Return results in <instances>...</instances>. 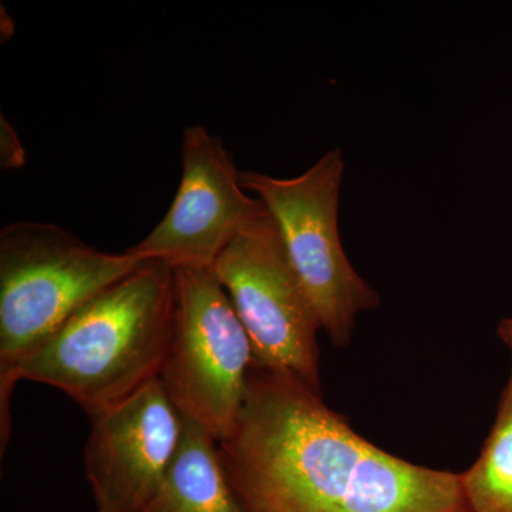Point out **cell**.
I'll use <instances>...</instances> for the list:
<instances>
[{
	"label": "cell",
	"instance_id": "1",
	"mask_svg": "<svg viewBox=\"0 0 512 512\" xmlns=\"http://www.w3.org/2000/svg\"><path fill=\"white\" fill-rule=\"evenodd\" d=\"M218 444L247 512H471L460 474L376 447L291 373L252 367L237 424Z\"/></svg>",
	"mask_w": 512,
	"mask_h": 512
},
{
	"label": "cell",
	"instance_id": "2",
	"mask_svg": "<svg viewBox=\"0 0 512 512\" xmlns=\"http://www.w3.org/2000/svg\"><path fill=\"white\" fill-rule=\"evenodd\" d=\"M174 318V268L148 259L97 293L0 382V443L20 380L66 393L90 419L160 379Z\"/></svg>",
	"mask_w": 512,
	"mask_h": 512
},
{
	"label": "cell",
	"instance_id": "3",
	"mask_svg": "<svg viewBox=\"0 0 512 512\" xmlns=\"http://www.w3.org/2000/svg\"><path fill=\"white\" fill-rule=\"evenodd\" d=\"M144 261L93 248L59 225L0 231V382L97 293Z\"/></svg>",
	"mask_w": 512,
	"mask_h": 512
},
{
	"label": "cell",
	"instance_id": "4",
	"mask_svg": "<svg viewBox=\"0 0 512 512\" xmlns=\"http://www.w3.org/2000/svg\"><path fill=\"white\" fill-rule=\"evenodd\" d=\"M345 160L335 148L293 178L242 171L241 184L264 202L275 221L286 259L336 348L352 338L356 316L380 306L343 249L339 201Z\"/></svg>",
	"mask_w": 512,
	"mask_h": 512
},
{
	"label": "cell",
	"instance_id": "5",
	"mask_svg": "<svg viewBox=\"0 0 512 512\" xmlns=\"http://www.w3.org/2000/svg\"><path fill=\"white\" fill-rule=\"evenodd\" d=\"M251 339L214 269L174 268V318L160 382L184 417L227 439L244 407Z\"/></svg>",
	"mask_w": 512,
	"mask_h": 512
},
{
	"label": "cell",
	"instance_id": "6",
	"mask_svg": "<svg viewBox=\"0 0 512 512\" xmlns=\"http://www.w3.org/2000/svg\"><path fill=\"white\" fill-rule=\"evenodd\" d=\"M212 269L251 339L252 367L291 373L319 392L322 326L271 215L235 238Z\"/></svg>",
	"mask_w": 512,
	"mask_h": 512
},
{
	"label": "cell",
	"instance_id": "7",
	"mask_svg": "<svg viewBox=\"0 0 512 512\" xmlns=\"http://www.w3.org/2000/svg\"><path fill=\"white\" fill-rule=\"evenodd\" d=\"M180 187L170 210L143 241L127 249L141 261L212 268L225 248L269 214L247 194L241 173L217 136L202 126L184 130Z\"/></svg>",
	"mask_w": 512,
	"mask_h": 512
},
{
	"label": "cell",
	"instance_id": "8",
	"mask_svg": "<svg viewBox=\"0 0 512 512\" xmlns=\"http://www.w3.org/2000/svg\"><path fill=\"white\" fill-rule=\"evenodd\" d=\"M184 417L156 380L92 419L84 466L97 512H144L167 477Z\"/></svg>",
	"mask_w": 512,
	"mask_h": 512
},
{
	"label": "cell",
	"instance_id": "9",
	"mask_svg": "<svg viewBox=\"0 0 512 512\" xmlns=\"http://www.w3.org/2000/svg\"><path fill=\"white\" fill-rule=\"evenodd\" d=\"M144 512H247L229 483L218 440L195 421L184 417L173 464Z\"/></svg>",
	"mask_w": 512,
	"mask_h": 512
},
{
	"label": "cell",
	"instance_id": "10",
	"mask_svg": "<svg viewBox=\"0 0 512 512\" xmlns=\"http://www.w3.org/2000/svg\"><path fill=\"white\" fill-rule=\"evenodd\" d=\"M460 477L471 512H512V376L480 457Z\"/></svg>",
	"mask_w": 512,
	"mask_h": 512
},
{
	"label": "cell",
	"instance_id": "11",
	"mask_svg": "<svg viewBox=\"0 0 512 512\" xmlns=\"http://www.w3.org/2000/svg\"><path fill=\"white\" fill-rule=\"evenodd\" d=\"M26 163V151L19 134L0 114V165L3 170H18Z\"/></svg>",
	"mask_w": 512,
	"mask_h": 512
},
{
	"label": "cell",
	"instance_id": "12",
	"mask_svg": "<svg viewBox=\"0 0 512 512\" xmlns=\"http://www.w3.org/2000/svg\"><path fill=\"white\" fill-rule=\"evenodd\" d=\"M498 336H500L501 340L505 343L508 350H510L512 357V316L510 318H505L498 323ZM512 376V370H511Z\"/></svg>",
	"mask_w": 512,
	"mask_h": 512
}]
</instances>
